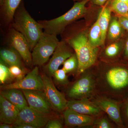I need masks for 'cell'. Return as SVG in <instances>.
<instances>
[{
  "instance_id": "4fadbf2b",
  "label": "cell",
  "mask_w": 128,
  "mask_h": 128,
  "mask_svg": "<svg viewBox=\"0 0 128 128\" xmlns=\"http://www.w3.org/2000/svg\"><path fill=\"white\" fill-rule=\"evenodd\" d=\"M50 118V115L39 112L28 106L20 111L14 124L24 123L35 128H44Z\"/></svg>"
},
{
  "instance_id": "ffe728a7",
  "label": "cell",
  "mask_w": 128,
  "mask_h": 128,
  "mask_svg": "<svg viewBox=\"0 0 128 128\" xmlns=\"http://www.w3.org/2000/svg\"><path fill=\"white\" fill-rule=\"evenodd\" d=\"M107 4L101 9L97 19L102 32V46L105 44L107 32L109 26L111 12L112 11L111 6H108Z\"/></svg>"
},
{
  "instance_id": "2e32d148",
  "label": "cell",
  "mask_w": 128,
  "mask_h": 128,
  "mask_svg": "<svg viewBox=\"0 0 128 128\" xmlns=\"http://www.w3.org/2000/svg\"><path fill=\"white\" fill-rule=\"evenodd\" d=\"M20 110L1 95L0 96V123L14 124Z\"/></svg>"
},
{
  "instance_id": "ac0fdd59",
  "label": "cell",
  "mask_w": 128,
  "mask_h": 128,
  "mask_svg": "<svg viewBox=\"0 0 128 128\" xmlns=\"http://www.w3.org/2000/svg\"><path fill=\"white\" fill-rule=\"evenodd\" d=\"M22 0H3L0 6L1 15L4 24L10 25L16 10Z\"/></svg>"
},
{
  "instance_id": "8992f818",
  "label": "cell",
  "mask_w": 128,
  "mask_h": 128,
  "mask_svg": "<svg viewBox=\"0 0 128 128\" xmlns=\"http://www.w3.org/2000/svg\"><path fill=\"white\" fill-rule=\"evenodd\" d=\"M59 42L57 36L44 32L32 50V66H41L49 60Z\"/></svg>"
},
{
  "instance_id": "7a4b0ae2",
  "label": "cell",
  "mask_w": 128,
  "mask_h": 128,
  "mask_svg": "<svg viewBox=\"0 0 128 128\" xmlns=\"http://www.w3.org/2000/svg\"><path fill=\"white\" fill-rule=\"evenodd\" d=\"M64 40L73 49L78 58L79 67L76 77L96 63L99 48L92 45L84 32L74 34Z\"/></svg>"
},
{
  "instance_id": "4dcf8cb0",
  "label": "cell",
  "mask_w": 128,
  "mask_h": 128,
  "mask_svg": "<svg viewBox=\"0 0 128 128\" xmlns=\"http://www.w3.org/2000/svg\"><path fill=\"white\" fill-rule=\"evenodd\" d=\"M46 128H62L63 125L61 121L57 118H50L44 127Z\"/></svg>"
},
{
  "instance_id": "6da1fadb",
  "label": "cell",
  "mask_w": 128,
  "mask_h": 128,
  "mask_svg": "<svg viewBox=\"0 0 128 128\" xmlns=\"http://www.w3.org/2000/svg\"><path fill=\"white\" fill-rule=\"evenodd\" d=\"M94 67L97 94L122 102L128 93V64L96 63Z\"/></svg>"
},
{
  "instance_id": "9a60e30c",
  "label": "cell",
  "mask_w": 128,
  "mask_h": 128,
  "mask_svg": "<svg viewBox=\"0 0 128 128\" xmlns=\"http://www.w3.org/2000/svg\"><path fill=\"white\" fill-rule=\"evenodd\" d=\"M67 108L81 114L97 116L104 112L90 99L68 100Z\"/></svg>"
},
{
  "instance_id": "f1b7e54d",
  "label": "cell",
  "mask_w": 128,
  "mask_h": 128,
  "mask_svg": "<svg viewBox=\"0 0 128 128\" xmlns=\"http://www.w3.org/2000/svg\"><path fill=\"white\" fill-rule=\"evenodd\" d=\"M9 68L13 80H16V81L23 79L26 74L27 70L25 67L18 65H12L9 66Z\"/></svg>"
},
{
  "instance_id": "e575fe53",
  "label": "cell",
  "mask_w": 128,
  "mask_h": 128,
  "mask_svg": "<svg viewBox=\"0 0 128 128\" xmlns=\"http://www.w3.org/2000/svg\"><path fill=\"white\" fill-rule=\"evenodd\" d=\"M124 55L125 58L128 60V38L127 39L125 44L124 50Z\"/></svg>"
},
{
  "instance_id": "277c9868",
  "label": "cell",
  "mask_w": 128,
  "mask_h": 128,
  "mask_svg": "<svg viewBox=\"0 0 128 128\" xmlns=\"http://www.w3.org/2000/svg\"><path fill=\"white\" fill-rule=\"evenodd\" d=\"M89 0H82L74 3L65 14L50 20L38 21L44 32L57 36L61 34L68 25L83 16L86 13V6Z\"/></svg>"
},
{
  "instance_id": "603a6c76",
  "label": "cell",
  "mask_w": 128,
  "mask_h": 128,
  "mask_svg": "<svg viewBox=\"0 0 128 128\" xmlns=\"http://www.w3.org/2000/svg\"><path fill=\"white\" fill-rule=\"evenodd\" d=\"M92 128H115L118 127L108 115L104 112L96 117Z\"/></svg>"
},
{
  "instance_id": "44dd1931",
  "label": "cell",
  "mask_w": 128,
  "mask_h": 128,
  "mask_svg": "<svg viewBox=\"0 0 128 128\" xmlns=\"http://www.w3.org/2000/svg\"><path fill=\"white\" fill-rule=\"evenodd\" d=\"M122 50V46L118 42L111 44L105 48L102 56V59L110 62L117 59L119 57Z\"/></svg>"
},
{
  "instance_id": "cb8c5ba5",
  "label": "cell",
  "mask_w": 128,
  "mask_h": 128,
  "mask_svg": "<svg viewBox=\"0 0 128 128\" xmlns=\"http://www.w3.org/2000/svg\"><path fill=\"white\" fill-rule=\"evenodd\" d=\"M62 65V68L64 70L67 74H75L76 76L79 67V62L76 53H74L66 59Z\"/></svg>"
},
{
  "instance_id": "484cf974",
  "label": "cell",
  "mask_w": 128,
  "mask_h": 128,
  "mask_svg": "<svg viewBox=\"0 0 128 128\" xmlns=\"http://www.w3.org/2000/svg\"><path fill=\"white\" fill-rule=\"evenodd\" d=\"M112 10L119 16L124 17L128 19V4L125 2L112 0L111 4Z\"/></svg>"
},
{
  "instance_id": "74e56055",
  "label": "cell",
  "mask_w": 128,
  "mask_h": 128,
  "mask_svg": "<svg viewBox=\"0 0 128 128\" xmlns=\"http://www.w3.org/2000/svg\"><path fill=\"white\" fill-rule=\"evenodd\" d=\"M2 1H3V0H0V4L2 3Z\"/></svg>"
},
{
  "instance_id": "1f68e13d",
  "label": "cell",
  "mask_w": 128,
  "mask_h": 128,
  "mask_svg": "<svg viewBox=\"0 0 128 128\" xmlns=\"http://www.w3.org/2000/svg\"><path fill=\"white\" fill-rule=\"evenodd\" d=\"M118 20L122 28L128 31V19L124 17L119 16Z\"/></svg>"
},
{
  "instance_id": "30bf717a",
  "label": "cell",
  "mask_w": 128,
  "mask_h": 128,
  "mask_svg": "<svg viewBox=\"0 0 128 128\" xmlns=\"http://www.w3.org/2000/svg\"><path fill=\"white\" fill-rule=\"evenodd\" d=\"M7 42L9 46L18 52L26 65L32 66V53L29 45L26 38L21 33L10 27L8 30Z\"/></svg>"
},
{
  "instance_id": "83f0119b",
  "label": "cell",
  "mask_w": 128,
  "mask_h": 128,
  "mask_svg": "<svg viewBox=\"0 0 128 128\" xmlns=\"http://www.w3.org/2000/svg\"><path fill=\"white\" fill-rule=\"evenodd\" d=\"M13 79L9 71V66L0 60V84H9Z\"/></svg>"
},
{
  "instance_id": "8d00e7d4",
  "label": "cell",
  "mask_w": 128,
  "mask_h": 128,
  "mask_svg": "<svg viewBox=\"0 0 128 128\" xmlns=\"http://www.w3.org/2000/svg\"><path fill=\"white\" fill-rule=\"evenodd\" d=\"M116 0L119 1L125 2L126 4H128V0Z\"/></svg>"
},
{
  "instance_id": "d590c367",
  "label": "cell",
  "mask_w": 128,
  "mask_h": 128,
  "mask_svg": "<svg viewBox=\"0 0 128 128\" xmlns=\"http://www.w3.org/2000/svg\"><path fill=\"white\" fill-rule=\"evenodd\" d=\"M0 128H14L13 124L1 123L0 124Z\"/></svg>"
},
{
  "instance_id": "5b68a950",
  "label": "cell",
  "mask_w": 128,
  "mask_h": 128,
  "mask_svg": "<svg viewBox=\"0 0 128 128\" xmlns=\"http://www.w3.org/2000/svg\"><path fill=\"white\" fill-rule=\"evenodd\" d=\"M67 86L66 96L68 100L90 99L97 94L94 66L85 70Z\"/></svg>"
},
{
  "instance_id": "7402d4cb",
  "label": "cell",
  "mask_w": 128,
  "mask_h": 128,
  "mask_svg": "<svg viewBox=\"0 0 128 128\" xmlns=\"http://www.w3.org/2000/svg\"><path fill=\"white\" fill-rule=\"evenodd\" d=\"M88 39L92 45L95 48H98L102 46V32L98 20L90 29Z\"/></svg>"
},
{
  "instance_id": "4316f807",
  "label": "cell",
  "mask_w": 128,
  "mask_h": 128,
  "mask_svg": "<svg viewBox=\"0 0 128 128\" xmlns=\"http://www.w3.org/2000/svg\"><path fill=\"white\" fill-rule=\"evenodd\" d=\"M67 74L64 69H58L53 75L54 83L59 86H67L70 83Z\"/></svg>"
},
{
  "instance_id": "836d02e7",
  "label": "cell",
  "mask_w": 128,
  "mask_h": 128,
  "mask_svg": "<svg viewBox=\"0 0 128 128\" xmlns=\"http://www.w3.org/2000/svg\"><path fill=\"white\" fill-rule=\"evenodd\" d=\"M108 0H92V2L94 4L103 6Z\"/></svg>"
},
{
  "instance_id": "f35d334b",
  "label": "cell",
  "mask_w": 128,
  "mask_h": 128,
  "mask_svg": "<svg viewBox=\"0 0 128 128\" xmlns=\"http://www.w3.org/2000/svg\"><path fill=\"white\" fill-rule=\"evenodd\" d=\"M74 1H80L82 0H73Z\"/></svg>"
},
{
  "instance_id": "8fae6325",
  "label": "cell",
  "mask_w": 128,
  "mask_h": 128,
  "mask_svg": "<svg viewBox=\"0 0 128 128\" xmlns=\"http://www.w3.org/2000/svg\"><path fill=\"white\" fill-rule=\"evenodd\" d=\"M73 48L64 40L59 41L52 56L45 67L48 76H52L54 73L58 69L66 59L74 53Z\"/></svg>"
},
{
  "instance_id": "d6986e66",
  "label": "cell",
  "mask_w": 128,
  "mask_h": 128,
  "mask_svg": "<svg viewBox=\"0 0 128 128\" xmlns=\"http://www.w3.org/2000/svg\"><path fill=\"white\" fill-rule=\"evenodd\" d=\"M0 60L8 66L18 65L25 67L23 60L18 52L10 46L2 48L0 50Z\"/></svg>"
},
{
  "instance_id": "7c38bea8",
  "label": "cell",
  "mask_w": 128,
  "mask_h": 128,
  "mask_svg": "<svg viewBox=\"0 0 128 128\" xmlns=\"http://www.w3.org/2000/svg\"><path fill=\"white\" fill-rule=\"evenodd\" d=\"M22 90L30 108L43 114L50 115L52 107L44 91L39 90Z\"/></svg>"
},
{
  "instance_id": "d4e9b609",
  "label": "cell",
  "mask_w": 128,
  "mask_h": 128,
  "mask_svg": "<svg viewBox=\"0 0 128 128\" xmlns=\"http://www.w3.org/2000/svg\"><path fill=\"white\" fill-rule=\"evenodd\" d=\"M122 26L116 18H114L108 26V37L111 40L119 38L122 34Z\"/></svg>"
},
{
  "instance_id": "ba28073f",
  "label": "cell",
  "mask_w": 128,
  "mask_h": 128,
  "mask_svg": "<svg viewBox=\"0 0 128 128\" xmlns=\"http://www.w3.org/2000/svg\"><path fill=\"white\" fill-rule=\"evenodd\" d=\"M44 92L53 109L62 112L67 108L68 100L65 95L59 91L49 76L44 74L42 76Z\"/></svg>"
},
{
  "instance_id": "d6a6232c",
  "label": "cell",
  "mask_w": 128,
  "mask_h": 128,
  "mask_svg": "<svg viewBox=\"0 0 128 128\" xmlns=\"http://www.w3.org/2000/svg\"><path fill=\"white\" fill-rule=\"evenodd\" d=\"M14 128H35L34 126L24 123L14 124Z\"/></svg>"
},
{
  "instance_id": "e0dca14e",
  "label": "cell",
  "mask_w": 128,
  "mask_h": 128,
  "mask_svg": "<svg viewBox=\"0 0 128 128\" xmlns=\"http://www.w3.org/2000/svg\"><path fill=\"white\" fill-rule=\"evenodd\" d=\"M0 95L18 108L20 111L28 106L26 99L21 89L13 88L1 90Z\"/></svg>"
},
{
  "instance_id": "9c48e42d",
  "label": "cell",
  "mask_w": 128,
  "mask_h": 128,
  "mask_svg": "<svg viewBox=\"0 0 128 128\" xmlns=\"http://www.w3.org/2000/svg\"><path fill=\"white\" fill-rule=\"evenodd\" d=\"M1 90L18 89L21 90H39L44 91V84L42 76L40 75L38 66H35L20 80L12 83L2 85Z\"/></svg>"
},
{
  "instance_id": "5bb4252c",
  "label": "cell",
  "mask_w": 128,
  "mask_h": 128,
  "mask_svg": "<svg viewBox=\"0 0 128 128\" xmlns=\"http://www.w3.org/2000/svg\"><path fill=\"white\" fill-rule=\"evenodd\" d=\"M62 113L64 124L68 128H92L96 117L81 114L68 108Z\"/></svg>"
},
{
  "instance_id": "52a82bcc",
  "label": "cell",
  "mask_w": 128,
  "mask_h": 128,
  "mask_svg": "<svg viewBox=\"0 0 128 128\" xmlns=\"http://www.w3.org/2000/svg\"><path fill=\"white\" fill-rule=\"evenodd\" d=\"M90 100L108 115L118 128H125L120 112L121 102L97 94Z\"/></svg>"
},
{
  "instance_id": "3957f363",
  "label": "cell",
  "mask_w": 128,
  "mask_h": 128,
  "mask_svg": "<svg viewBox=\"0 0 128 128\" xmlns=\"http://www.w3.org/2000/svg\"><path fill=\"white\" fill-rule=\"evenodd\" d=\"M10 26L25 37L31 51L44 32L40 24L34 20L26 10L22 1L16 10Z\"/></svg>"
},
{
  "instance_id": "f546056e",
  "label": "cell",
  "mask_w": 128,
  "mask_h": 128,
  "mask_svg": "<svg viewBox=\"0 0 128 128\" xmlns=\"http://www.w3.org/2000/svg\"><path fill=\"white\" fill-rule=\"evenodd\" d=\"M120 112L125 128H128V93L121 102Z\"/></svg>"
}]
</instances>
